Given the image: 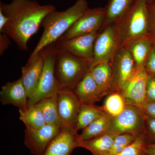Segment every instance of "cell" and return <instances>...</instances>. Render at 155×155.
<instances>
[{"mask_svg":"<svg viewBox=\"0 0 155 155\" xmlns=\"http://www.w3.org/2000/svg\"><path fill=\"white\" fill-rule=\"evenodd\" d=\"M0 10L9 18L1 33L12 39L21 51L28 50V42L41 26L49 13L56 10L52 5H41L36 0H12L0 3Z\"/></svg>","mask_w":155,"mask_h":155,"instance_id":"obj_1","label":"cell"},{"mask_svg":"<svg viewBox=\"0 0 155 155\" xmlns=\"http://www.w3.org/2000/svg\"><path fill=\"white\" fill-rule=\"evenodd\" d=\"M88 8L86 0H77L65 11H59L56 9L49 13L42 22L43 32L28 61L45 48L55 43Z\"/></svg>","mask_w":155,"mask_h":155,"instance_id":"obj_2","label":"cell"},{"mask_svg":"<svg viewBox=\"0 0 155 155\" xmlns=\"http://www.w3.org/2000/svg\"><path fill=\"white\" fill-rule=\"evenodd\" d=\"M148 0H135L126 13L115 23L120 47L128 48L130 45L149 34Z\"/></svg>","mask_w":155,"mask_h":155,"instance_id":"obj_3","label":"cell"},{"mask_svg":"<svg viewBox=\"0 0 155 155\" xmlns=\"http://www.w3.org/2000/svg\"><path fill=\"white\" fill-rule=\"evenodd\" d=\"M56 50L54 43L40 52L43 58V69L36 89L28 98V106L58 94L62 88L56 75Z\"/></svg>","mask_w":155,"mask_h":155,"instance_id":"obj_4","label":"cell"},{"mask_svg":"<svg viewBox=\"0 0 155 155\" xmlns=\"http://www.w3.org/2000/svg\"><path fill=\"white\" fill-rule=\"evenodd\" d=\"M56 72L62 88L74 90L89 70L90 63L56 48Z\"/></svg>","mask_w":155,"mask_h":155,"instance_id":"obj_5","label":"cell"},{"mask_svg":"<svg viewBox=\"0 0 155 155\" xmlns=\"http://www.w3.org/2000/svg\"><path fill=\"white\" fill-rule=\"evenodd\" d=\"M138 135L146 130L145 115L136 106L126 104L121 114L113 117L107 132Z\"/></svg>","mask_w":155,"mask_h":155,"instance_id":"obj_6","label":"cell"},{"mask_svg":"<svg viewBox=\"0 0 155 155\" xmlns=\"http://www.w3.org/2000/svg\"><path fill=\"white\" fill-rule=\"evenodd\" d=\"M106 17L105 8H89L84 14L59 39L97 33L102 30Z\"/></svg>","mask_w":155,"mask_h":155,"instance_id":"obj_7","label":"cell"},{"mask_svg":"<svg viewBox=\"0 0 155 155\" xmlns=\"http://www.w3.org/2000/svg\"><path fill=\"white\" fill-rule=\"evenodd\" d=\"M120 48L116 24L108 25L100 32L95 41L94 60L89 70L99 63L112 61Z\"/></svg>","mask_w":155,"mask_h":155,"instance_id":"obj_8","label":"cell"},{"mask_svg":"<svg viewBox=\"0 0 155 155\" xmlns=\"http://www.w3.org/2000/svg\"><path fill=\"white\" fill-rule=\"evenodd\" d=\"M149 74L144 66L136 67L131 77L119 92L126 104L139 107L147 102V82Z\"/></svg>","mask_w":155,"mask_h":155,"instance_id":"obj_9","label":"cell"},{"mask_svg":"<svg viewBox=\"0 0 155 155\" xmlns=\"http://www.w3.org/2000/svg\"><path fill=\"white\" fill-rule=\"evenodd\" d=\"M111 64L112 91L119 92L134 72L136 67L135 61L128 49L120 47L112 59Z\"/></svg>","mask_w":155,"mask_h":155,"instance_id":"obj_10","label":"cell"},{"mask_svg":"<svg viewBox=\"0 0 155 155\" xmlns=\"http://www.w3.org/2000/svg\"><path fill=\"white\" fill-rule=\"evenodd\" d=\"M100 32L80 35L68 39H58L55 43L56 47L91 64L94 60L95 41Z\"/></svg>","mask_w":155,"mask_h":155,"instance_id":"obj_11","label":"cell"},{"mask_svg":"<svg viewBox=\"0 0 155 155\" xmlns=\"http://www.w3.org/2000/svg\"><path fill=\"white\" fill-rule=\"evenodd\" d=\"M58 125L46 124L39 129L25 127L24 144L31 154L44 155L48 146L61 129Z\"/></svg>","mask_w":155,"mask_h":155,"instance_id":"obj_12","label":"cell"},{"mask_svg":"<svg viewBox=\"0 0 155 155\" xmlns=\"http://www.w3.org/2000/svg\"><path fill=\"white\" fill-rule=\"evenodd\" d=\"M81 104L73 90L66 88L60 90L58 93V106L61 127H75Z\"/></svg>","mask_w":155,"mask_h":155,"instance_id":"obj_13","label":"cell"},{"mask_svg":"<svg viewBox=\"0 0 155 155\" xmlns=\"http://www.w3.org/2000/svg\"><path fill=\"white\" fill-rule=\"evenodd\" d=\"M77 130L73 126L61 127L58 135L50 143L44 155H71L78 147L79 140Z\"/></svg>","mask_w":155,"mask_h":155,"instance_id":"obj_14","label":"cell"},{"mask_svg":"<svg viewBox=\"0 0 155 155\" xmlns=\"http://www.w3.org/2000/svg\"><path fill=\"white\" fill-rule=\"evenodd\" d=\"M0 101L3 105H12L19 109L28 107V97L21 78L7 82L2 87Z\"/></svg>","mask_w":155,"mask_h":155,"instance_id":"obj_15","label":"cell"},{"mask_svg":"<svg viewBox=\"0 0 155 155\" xmlns=\"http://www.w3.org/2000/svg\"><path fill=\"white\" fill-rule=\"evenodd\" d=\"M44 66V60L41 54L39 53L22 68L21 78L25 87L28 98L37 88Z\"/></svg>","mask_w":155,"mask_h":155,"instance_id":"obj_16","label":"cell"},{"mask_svg":"<svg viewBox=\"0 0 155 155\" xmlns=\"http://www.w3.org/2000/svg\"><path fill=\"white\" fill-rule=\"evenodd\" d=\"M81 102L94 104L103 97L90 70L84 75L73 90Z\"/></svg>","mask_w":155,"mask_h":155,"instance_id":"obj_17","label":"cell"},{"mask_svg":"<svg viewBox=\"0 0 155 155\" xmlns=\"http://www.w3.org/2000/svg\"><path fill=\"white\" fill-rule=\"evenodd\" d=\"M89 70L103 96L112 91L113 68L111 61L99 63Z\"/></svg>","mask_w":155,"mask_h":155,"instance_id":"obj_18","label":"cell"},{"mask_svg":"<svg viewBox=\"0 0 155 155\" xmlns=\"http://www.w3.org/2000/svg\"><path fill=\"white\" fill-rule=\"evenodd\" d=\"M119 135L115 132H107L95 138L80 140L78 147L88 150L93 155H102L110 149Z\"/></svg>","mask_w":155,"mask_h":155,"instance_id":"obj_19","label":"cell"},{"mask_svg":"<svg viewBox=\"0 0 155 155\" xmlns=\"http://www.w3.org/2000/svg\"><path fill=\"white\" fill-rule=\"evenodd\" d=\"M155 38L151 34L136 40L128 48L136 67L144 66L153 45Z\"/></svg>","mask_w":155,"mask_h":155,"instance_id":"obj_20","label":"cell"},{"mask_svg":"<svg viewBox=\"0 0 155 155\" xmlns=\"http://www.w3.org/2000/svg\"><path fill=\"white\" fill-rule=\"evenodd\" d=\"M134 1L135 0H109L105 7V20L103 29L108 25L118 22L129 10Z\"/></svg>","mask_w":155,"mask_h":155,"instance_id":"obj_21","label":"cell"},{"mask_svg":"<svg viewBox=\"0 0 155 155\" xmlns=\"http://www.w3.org/2000/svg\"><path fill=\"white\" fill-rule=\"evenodd\" d=\"M113 118L105 113L103 114L83 129L78 135L80 140L95 138L107 132Z\"/></svg>","mask_w":155,"mask_h":155,"instance_id":"obj_22","label":"cell"},{"mask_svg":"<svg viewBox=\"0 0 155 155\" xmlns=\"http://www.w3.org/2000/svg\"><path fill=\"white\" fill-rule=\"evenodd\" d=\"M35 105L41 111L47 124L61 127L58 110V94L41 100Z\"/></svg>","mask_w":155,"mask_h":155,"instance_id":"obj_23","label":"cell"},{"mask_svg":"<svg viewBox=\"0 0 155 155\" xmlns=\"http://www.w3.org/2000/svg\"><path fill=\"white\" fill-rule=\"evenodd\" d=\"M19 119L25 127L39 129L47 124L41 111L35 104L19 109Z\"/></svg>","mask_w":155,"mask_h":155,"instance_id":"obj_24","label":"cell"},{"mask_svg":"<svg viewBox=\"0 0 155 155\" xmlns=\"http://www.w3.org/2000/svg\"><path fill=\"white\" fill-rule=\"evenodd\" d=\"M104 113L101 108L81 103L75 124L76 130H83Z\"/></svg>","mask_w":155,"mask_h":155,"instance_id":"obj_25","label":"cell"},{"mask_svg":"<svg viewBox=\"0 0 155 155\" xmlns=\"http://www.w3.org/2000/svg\"><path fill=\"white\" fill-rule=\"evenodd\" d=\"M126 105L122 95L119 92H115L107 98L101 108L106 114L115 117L122 113Z\"/></svg>","mask_w":155,"mask_h":155,"instance_id":"obj_26","label":"cell"},{"mask_svg":"<svg viewBox=\"0 0 155 155\" xmlns=\"http://www.w3.org/2000/svg\"><path fill=\"white\" fill-rule=\"evenodd\" d=\"M146 132L139 134L131 143L117 155H147Z\"/></svg>","mask_w":155,"mask_h":155,"instance_id":"obj_27","label":"cell"},{"mask_svg":"<svg viewBox=\"0 0 155 155\" xmlns=\"http://www.w3.org/2000/svg\"><path fill=\"white\" fill-rule=\"evenodd\" d=\"M130 134H119L110 149L102 155H117L123 150L127 146L131 143L138 135Z\"/></svg>","mask_w":155,"mask_h":155,"instance_id":"obj_28","label":"cell"},{"mask_svg":"<svg viewBox=\"0 0 155 155\" xmlns=\"http://www.w3.org/2000/svg\"><path fill=\"white\" fill-rule=\"evenodd\" d=\"M147 11L149 32L155 38V0L148 3Z\"/></svg>","mask_w":155,"mask_h":155,"instance_id":"obj_29","label":"cell"},{"mask_svg":"<svg viewBox=\"0 0 155 155\" xmlns=\"http://www.w3.org/2000/svg\"><path fill=\"white\" fill-rule=\"evenodd\" d=\"M145 68L149 75L155 76V42L147 58Z\"/></svg>","mask_w":155,"mask_h":155,"instance_id":"obj_30","label":"cell"},{"mask_svg":"<svg viewBox=\"0 0 155 155\" xmlns=\"http://www.w3.org/2000/svg\"><path fill=\"white\" fill-rule=\"evenodd\" d=\"M147 101L155 102V76L149 74L147 82Z\"/></svg>","mask_w":155,"mask_h":155,"instance_id":"obj_31","label":"cell"},{"mask_svg":"<svg viewBox=\"0 0 155 155\" xmlns=\"http://www.w3.org/2000/svg\"><path fill=\"white\" fill-rule=\"evenodd\" d=\"M138 107L144 115L155 117V102H146Z\"/></svg>","mask_w":155,"mask_h":155,"instance_id":"obj_32","label":"cell"},{"mask_svg":"<svg viewBox=\"0 0 155 155\" xmlns=\"http://www.w3.org/2000/svg\"><path fill=\"white\" fill-rule=\"evenodd\" d=\"M145 122L150 139L155 140V117L145 115Z\"/></svg>","mask_w":155,"mask_h":155,"instance_id":"obj_33","label":"cell"},{"mask_svg":"<svg viewBox=\"0 0 155 155\" xmlns=\"http://www.w3.org/2000/svg\"><path fill=\"white\" fill-rule=\"evenodd\" d=\"M10 38L5 34H0V55L2 56L11 44Z\"/></svg>","mask_w":155,"mask_h":155,"instance_id":"obj_34","label":"cell"},{"mask_svg":"<svg viewBox=\"0 0 155 155\" xmlns=\"http://www.w3.org/2000/svg\"><path fill=\"white\" fill-rule=\"evenodd\" d=\"M8 20L9 18L0 10V32H2L5 28Z\"/></svg>","mask_w":155,"mask_h":155,"instance_id":"obj_35","label":"cell"},{"mask_svg":"<svg viewBox=\"0 0 155 155\" xmlns=\"http://www.w3.org/2000/svg\"><path fill=\"white\" fill-rule=\"evenodd\" d=\"M147 155H155V140L149 143H147L146 145Z\"/></svg>","mask_w":155,"mask_h":155,"instance_id":"obj_36","label":"cell"},{"mask_svg":"<svg viewBox=\"0 0 155 155\" xmlns=\"http://www.w3.org/2000/svg\"><path fill=\"white\" fill-rule=\"evenodd\" d=\"M153 0H148V3L150 2H152Z\"/></svg>","mask_w":155,"mask_h":155,"instance_id":"obj_37","label":"cell"}]
</instances>
